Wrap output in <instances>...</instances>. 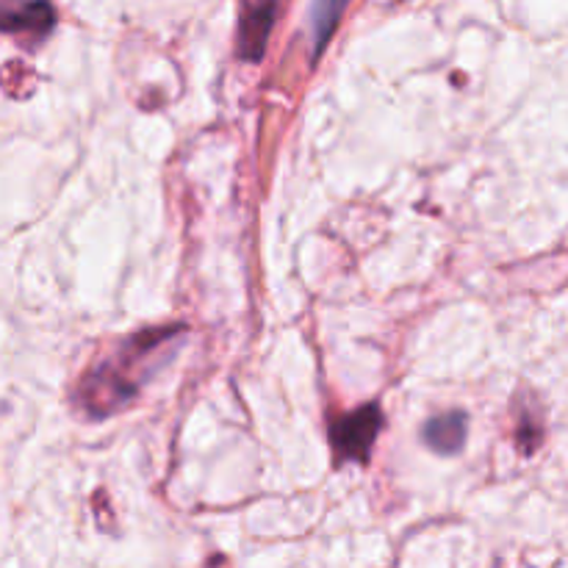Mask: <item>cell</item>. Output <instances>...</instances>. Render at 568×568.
<instances>
[{
  "label": "cell",
  "instance_id": "1",
  "mask_svg": "<svg viewBox=\"0 0 568 568\" xmlns=\"http://www.w3.org/2000/svg\"><path fill=\"white\" fill-rule=\"evenodd\" d=\"M381 410L375 405L361 408L358 414L338 419L333 425V447H336L338 460H361L364 464L372 453L377 433H381Z\"/></svg>",
  "mask_w": 568,
  "mask_h": 568
},
{
  "label": "cell",
  "instance_id": "2",
  "mask_svg": "<svg viewBox=\"0 0 568 568\" xmlns=\"http://www.w3.org/2000/svg\"><path fill=\"white\" fill-rule=\"evenodd\" d=\"M55 14L48 0H0V31L22 37H44Z\"/></svg>",
  "mask_w": 568,
  "mask_h": 568
},
{
  "label": "cell",
  "instance_id": "3",
  "mask_svg": "<svg viewBox=\"0 0 568 568\" xmlns=\"http://www.w3.org/2000/svg\"><path fill=\"white\" fill-rule=\"evenodd\" d=\"M272 22H275V0H253L247 6L242 20V44H239L244 59L255 61L264 53Z\"/></svg>",
  "mask_w": 568,
  "mask_h": 568
},
{
  "label": "cell",
  "instance_id": "4",
  "mask_svg": "<svg viewBox=\"0 0 568 568\" xmlns=\"http://www.w3.org/2000/svg\"><path fill=\"white\" fill-rule=\"evenodd\" d=\"M425 442L430 444L436 453H458L466 442V416L464 414H447L438 419L427 422Z\"/></svg>",
  "mask_w": 568,
  "mask_h": 568
},
{
  "label": "cell",
  "instance_id": "5",
  "mask_svg": "<svg viewBox=\"0 0 568 568\" xmlns=\"http://www.w3.org/2000/svg\"><path fill=\"white\" fill-rule=\"evenodd\" d=\"M347 3L349 0H314V6H311V33H314L316 50L325 48Z\"/></svg>",
  "mask_w": 568,
  "mask_h": 568
}]
</instances>
